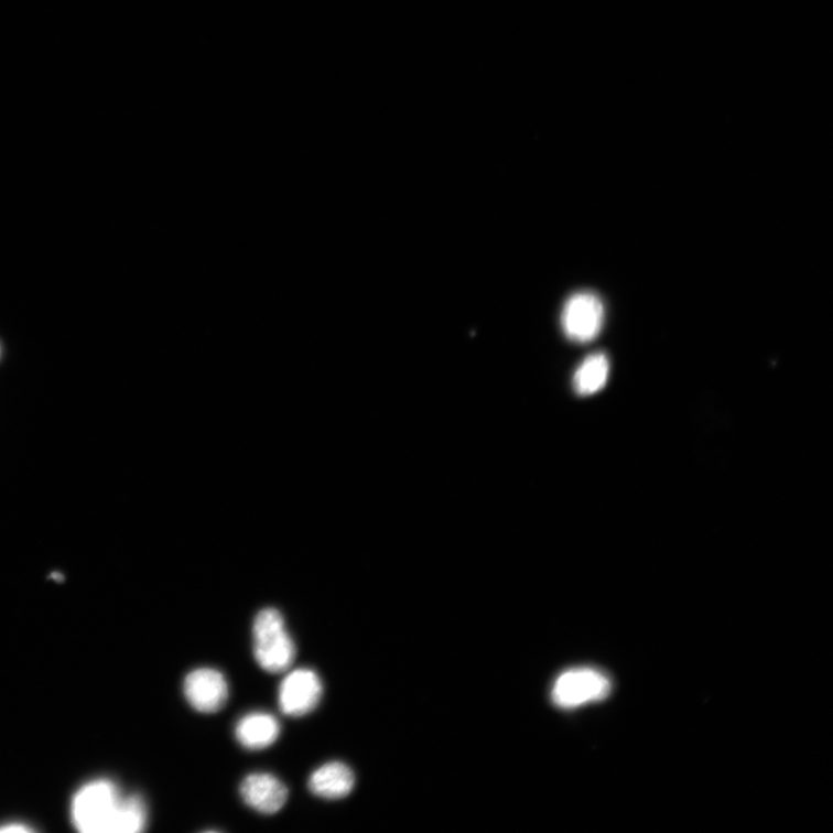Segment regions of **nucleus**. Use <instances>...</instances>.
<instances>
[{
  "instance_id": "f257e3e1",
  "label": "nucleus",
  "mask_w": 833,
  "mask_h": 833,
  "mask_svg": "<svg viewBox=\"0 0 833 833\" xmlns=\"http://www.w3.org/2000/svg\"><path fill=\"white\" fill-rule=\"evenodd\" d=\"M73 822L85 833H138L148 825V808L141 796L125 797L109 779L93 780L76 793Z\"/></svg>"
},
{
  "instance_id": "f03ea898",
  "label": "nucleus",
  "mask_w": 833,
  "mask_h": 833,
  "mask_svg": "<svg viewBox=\"0 0 833 833\" xmlns=\"http://www.w3.org/2000/svg\"><path fill=\"white\" fill-rule=\"evenodd\" d=\"M253 656L268 673L288 670L295 658V645L285 629L280 612L264 609L253 620Z\"/></svg>"
},
{
  "instance_id": "7ed1b4c3",
  "label": "nucleus",
  "mask_w": 833,
  "mask_h": 833,
  "mask_svg": "<svg viewBox=\"0 0 833 833\" xmlns=\"http://www.w3.org/2000/svg\"><path fill=\"white\" fill-rule=\"evenodd\" d=\"M610 690L612 682L602 671L594 668H574L565 671L554 682L551 700L555 706L572 710L604 701L609 696Z\"/></svg>"
},
{
  "instance_id": "20e7f679",
  "label": "nucleus",
  "mask_w": 833,
  "mask_h": 833,
  "mask_svg": "<svg viewBox=\"0 0 833 833\" xmlns=\"http://www.w3.org/2000/svg\"><path fill=\"white\" fill-rule=\"evenodd\" d=\"M605 306L593 292H578L567 299L562 312V327L574 343L594 340L604 327Z\"/></svg>"
},
{
  "instance_id": "39448f33",
  "label": "nucleus",
  "mask_w": 833,
  "mask_h": 833,
  "mask_svg": "<svg viewBox=\"0 0 833 833\" xmlns=\"http://www.w3.org/2000/svg\"><path fill=\"white\" fill-rule=\"evenodd\" d=\"M322 691L315 671L305 668L293 670L281 684L280 706L286 715L304 716L318 705Z\"/></svg>"
},
{
  "instance_id": "423d86ee",
  "label": "nucleus",
  "mask_w": 833,
  "mask_h": 833,
  "mask_svg": "<svg viewBox=\"0 0 833 833\" xmlns=\"http://www.w3.org/2000/svg\"><path fill=\"white\" fill-rule=\"evenodd\" d=\"M184 696L201 713H216L228 700V684L220 671L199 668L187 675L183 684Z\"/></svg>"
},
{
  "instance_id": "0eeeda50",
  "label": "nucleus",
  "mask_w": 833,
  "mask_h": 833,
  "mask_svg": "<svg viewBox=\"0 0 833 833\" xmlns=\"http://www.w3.org/2000/svg\"><path fill=\"white\" fill-rule=\"evenodd\" d=\"M244 801L257 812L271 815L280 812L288 800L286 786L270 774H251L241 783Z\"/></svg>"
},
{
  "instance_id": "6e6552de",
  "label": "nucleus",
  "mask_w": 833,
  "mask_h": 833,
  "mask_svg": "<svg viewBox=\"0 0 833 833\" xmlns=\"http://www.w3.org/2000/svg\"><path fill=\"white\" fill-rule=\"evenodd\" d=\"M309 787L316 797L328 800L343 799L353 792L355 775L344 762L331 761L312 774Z\"/></svg>"
},
{
  "instance_id": "1a4fd4ad",
  "label": "nucleus",
  "mask_w": 833,
  "mask_h": 833,
  "mask_svg": "<svg viewBox=\"0 0 833 833\" xmlns=\"http://www.w3.org/2000/svg\"><path fill=\"white\" fill-rule=\"evenodd\" d=\"M281 726L275 717L264 712H253L241 717L236 727L239 744L250 750H261L270 747L278 736Z\"/></svg>"
},
{
  "instance_id": "9d476101",
  "label": "nucleus",
  "mask_w": 833,
  "mask_h": 833,
  "mask_svg": "<svg viewBox=\"0 0 833 833\" xmlns=\"http://www.w3.org/2000/svg\"><path fill=\"white\" fill-rule=\"evenodd\" d=\"M610 363L607 355L588 356L575 370L573 387L578 397H592L604 389L609 380Z\"/></svg>"
},
{
  "instance_id": "9b49d317",
  "label": "nucleus",
  "mask_w": 833,
  "mask_h": 833,
  "mask_svg": "<svg viewBox=\"0 0 833 833\" xmlns=\"http://www.w3.org/2000/svg\"><path fill=\"white\" fill-rule=\"evenodd\" d=\"M31 831H33V829H31L30 826H26V825H23V824H18V823H11L10 825L7 824V825L0 827V832H6V833H9V832H31Z\"/></svg>"
}]
</instances>
